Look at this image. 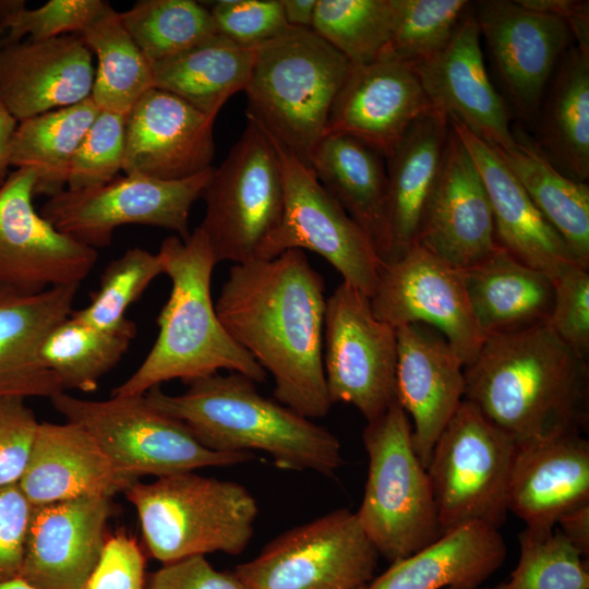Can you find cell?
<instances>
[{"mask_svg": "<svg viewBox=\"0 0 589 589\" xmlns=\"http://www.w3.org/2000/svg\"><path fill=\"white\" fill-rule=\"evenodd\" d=\"M215 310L235 341L273 376L275 400L311 420L329 412L325 283L303 251L233 264Z\"/></svg>", "mask_w": 589, "mask_h": 589, "instance_id": "obj_1", "label": "cell"}, {"mask_svg": "<svg viewBox=\"0 0 589 589\" xmlns=\"http://www.w3.org/2000/svg\"><path fill=\"white\" fill-rule=\"evenodd\" d=\"M465 399L518 445L589 425V362L544 324L488 335L464 366Z\"/></svg>", "mask_w": 589, "mask_h": 589, "instance_id": "obj_2", "label": "cell"}, {"mask_svg": "<svg viewBox=\"0 0 589 589\" xmlns=\"http://www.w3.org/2000/svg\"><path fill=\"white\" fill-rule=\"evenodd\" d=\"M179 395L159 386L144 394L151 406L182 422L214 452L260 450L276 467L334 477L344 464L341 444L328 429L257 392L243 374L215 373Z\"/></svg>", "mask_w": 589, "mask_h": 589, "instance_id": "obj_3", "label": "cell"}, {"mask_svg": "<svg viewBox=\"0 0 589 589\" xmlns=\"http://www.w3.org/2000/svg\"><path fill=\"white\" fill-rule=\"evenodd\" d=\"M157 254L171 281L169 298L157 316L158 335L141 365L111 396L144 395L161 383L181 380L189 384L219 370L264 382L265 370L217 316L211 283L218 262L205 233L196 227L187 239L169 236Z\"/></svg>", "mask_w": 589, "mask_h": 589, "instance_id": "obj_4", "label": "cell"}, {"mask_svg": "<svg viewBox=\"0 0 589 589\" xmlns=\"http://www.w3.org/2000/svg\"><path fill=\"white\" fill-rule=\"evenodd\" d=\"M349 69L312 29L291 27L255 47L245 113L309 166Z\"/></svg>", "mask_w": 589, "mask_h": 589, "instance_id": "obj_5", "label": "cell"}, {"mask_svg": "<svg viewBox=\"0 0 589 589\" xmlns=\"http://www.w3.org/2000/svg\"><path fill=\"white\" fill-rule=\"evenodd\" d=\"M149 554L163 564L207 553H242L254 534L256 500L242 484L193 471L140 480L124 492Z\"/></svg>", "mask_w": 589, "mask_h": 589, "instance_id": "obj_6", "label": "cell"}, {"mask_svg": "<svg viewBox=\"0 0 589 589\" xmlns=\"http://www.w3.org/2000/svg\"><path fill=\"white\" fill-rule=\"evenodd\" d=\"M362 440L368 477L357 518L389 563L405 558L443 534L426 468L412 441V424L396 400L368 421Z\"/></svg>", "mask_w": 589, "mask_h": 589, "instance_id": "obj_7", "label": "cell"}, {"mask_svg": "<svg viewBox=\"0 0 589 589\" xmlns=\"http://www.w3.org/2000/svg\"><path fill=\"white\" fill-rule=\"evenodd\" d=\"M50 401L68 422L88 431L115 467L134 481L255 459L250 452L206 448L182 422L155 409L144 395L89 400L61 392Z\"/></svg>", "mask_w": 589, "mask_h": 589, "instance_id": "obj_8", "label": "cell"}, {"mask_svg": "<svg viewBox=\"0 0 589 589\" xmlns=\"http://www.w3.org/2000/svg\"><path fill=\"white\" fill-rule=\"evenodd\" d=\"M518 444L464 399L426 467L444 532L480 522L500 529Z\"/></svg>", "mask_w": 589, "mask_h": 589, "instance_id": "obj_9", "label": "cell"}, {"mask_svg": "<svg viewBox=\"0 0 589 589\" xmlns=\"http://www.w3.org/2000/svg\"><path fill=\"white\" fill-rule=\"evenodd\" d=\"M243 133L227 157L213 168L201 197L205 214L199 228L217 262L257 260L284 211L279 160L267 132L245 113Z\"/></svg>", "mask_w": 589, "mask_h": 589, "instance_id": "obj_10", "label": "cell"}, {"mask_svg": "<svg viewBox=\"0 0 589 589\" xmlns=\"http://www.w3.org/2000/svg\"><path fill=\"white\" fill-rule=\"evenodd\" d=\"M378 558L356 513L339 508L280 533L233 570L249 589H366Z\"/></svg>", "mask_w": 589, "mask_h": 589, "instance_id": "obj_11", "label": "cell"}, {"mask_svg": "<svg viewBox=\"0 0 589 589\" xmlns=\"http://www.w3.org/2000/svg\"><path fill=\"white\" fill-rule=\"evenodd\" d=\"M269 137L281 170L284 211L257 259L269 260L293 249L315 252L341 275L342 281L370 298L384 265L371 239L321 184L310 166Z\"/></svg>", "mask_w": 589, "mask_h": 589, "instance_id": "obj_12", "label": "cell"}, {"mask_svg": "<svg viewBox=\"0 0 589 589\" xmlns=\"http://www.w3.org/2000/svg\"><path fill=\"white\" fill-rule=\"evenodd\" d=\"M396 328L373 313L360 290L341 281L326 300L323 366L332 404L356 407L366 422L396 400Z\"/></svg>", "mask_w": 589, "mask_h": 589, "instance_id": "obj_13", "label": "cell"}, {"mask_svg": "<svg viewBox=\"0 0 589 589\" xmlns=\"http://www.w3.org/2000/svg\"><path fill=\"white\" fill-rule=\"evenodd\" d=\"M212 170L176 181L125 173L97 188L64 190L48 199L40 215L58 231L94 249L109 245L113 231L124 225L160 227L187 239L191 207Z\"/></svg>", "mask_w": 589, "mask_h": 589, "instance_id": "obj_14", "label": "cell"}, {"mask_svg": "<svg viewBox=\"0 0 589 589\" xmlns=\"http://www.w3.org/2000/svg\"><path fill=\"white\" fill-rule=\"evenodd\" d=\"M35 180L33 169L19 168L0 187V289L20 294L80 286L98 257L36 212Z\"/></svg>", "mask_w": 589, "mask_h": 589, "instance_id": "obj_15", "label": "cell"}, {"mask_svg": "<svg viewBox=\"0 0 589 589\" xmlns=\"http://www.w3.org/2000/svg\"><path fill=\"white\" fill-rule=\"evenodd\" d=\"M370 301L375 316L395 328L424 324L438 330L464 366L476 358L485 339L460 271L419 244L384 263Z\"/></svg>", "mask_w": 589, "mask_h": 589, "instance_id": "obj_16", "label": "cell"}, {"mask_svg": "<svg viewBox=\"0 0 589 589\" xmlns=\"http://www.w3.org/2000/svg\"><path fill=\"white\" fill-rule=\"evenodd\" d=\"M518 112L537 121L549 81L573 37L566 21L517 0H484L473 11Z\"/></svg>", "mask_w": 589, "mask_h": 589, "instance_id": "obj_17", "label": "cell"}, {"mask_svg": "<svg viewBox=\"0 0 589 589\" xmlns=\"http://www.w3.org/2000/svg\"><path fill=\"white\" fill-rule=\"evenodd\" d=\"M417 68L389 56L350 64L326 133L354 137L387 158L412 124L433 109Z\"/></svg>", "mask_w": 589, "mask_h": 589, "instance_id": "obj_18", "label": "cell"}, {"mask_svg": "<svg viewBox=\"0 0 589 589\" xmlns=\"http://www.w3.org/2000/svg\"><path fill=\"white\" fill-rule=\"evenodd\" d=\"M215 120L172 93L151 88L124 117L122 170L176 181L211 169Z\"/></svg>", "mask_w": 589, "mask_h": 589, "instance_id": "obj_19", "label": "cell"}, {"mask_svg": "<svg viewBox=\"0 0 589 589\" xmlns=\"http://www.w3.org/2000/svg\"><path fill=\"white\" fill-rule=\"evenodd\" d=\"M480 37L468 11L445 48L416 68L434 108L490 146L512 149L517 141L509 112L489 79Z\"/></svg>", "mask_w": 589, "mask_h": 589, "instance_id": "obj_20", "label": "cell"}, {"mask_svg": "<svg viewBox=\"0 0 589 589\" xmlns=\"http://www.w3.org/2000/svg\"><path fill=\"white\" fill-rule=\"evenodd\" d=\"M417 244L458 271L474 266L498 249L483 181L452 128Z\"/></svg>", "mask_w": 589, "mask_h": 589, "instance_id": "obj_21", "label": "cell"}, {"mask_svg": "<svg viewBox=\"0 0 589 589\" xmlns=\"http://www.w3.org/2000/svg\"><path fill=\"white\" fill-rule=\"evenodd\" d=\"M111 514V498L103 496L33 506L20 577L36 589H82Z\"/></svg>", "mask_w": 589, "mask_h": 589, "instance_id": "obj_22", "label": "cell"}, {"mask_svg": "<svg viewBox=\"0 0 589 589\" xmlns=\"http://www.w3.org/2000/svg\"><path fill=\"white\" fill-rule=\"evenodd\" d=\"M396 336L397 401L412 420L413 446L426 468L436 441L465 399L464 363L433 327L404 325Z\"/></svg>", "mask_w": 589, "mask_h": 589, "instance_id": "obj_23", "label": "cell"}, {"mask_svg": "<svg viewBox=\"0 0 589 589\" xmlns=\"http://www.w3.org/2000/svg\"><path fill=\"white\" fill-rule=\"evenodd\" d=\"M92 55L81 35L0 41V103L20 122L89 98Z\"/></svg>", "mask_w": 589, "mask_h": 589, "instance_id": "obj_24", "label": "cell"}, {"mask_svg": "<svg viewBox=\"0 0 589 589\" xmlns=\"http://www.w3.org/2000/svg\"><path fill=\"white\" fill-rule=\"evenodd\" d=\"M134 482L115 467L88 431L67 421L39 422L17 485L33 506H39L82 497L111 498Z\"/></svg>", "mask_w": 589, "mask_h": 589, "instance_id": "obj_25", "label": "cell"}, {"mask_svg": "<svg viewBox=\"0 0 589 589\" xmlns=\"http://www.w3.org/2000/svg\"><path fill=\"white\" fill-rule=\"evenodd\" d=\"M448 122L481 176L498 247L553 280L566 268L581 265L494 149L464 125Z\"/></svg>", "mask_w": 589, "mask_h": 589, "instance_id": "obj_26", "label": "cell"}, {"mask_svg": "<svg viewBox=\"0 0 589 589\" xmlns=\"http://www.w3.org/2000/svg\"><path fill=\"white\" fill-rule=\"evenodd\" d=\"M589 503V441L580 433L518 445L508 510L526 528L552 531L567 512Z\"/></svg>", "mask_w": 589, "mask_h": 589, "instance_id": "obj_27", "label": "cell"}, {"mask_svg": "<svg viewBox=\"0 0 589 589\" xmlns=\"http://www.w3.org/2000/svg\"><path fill=\"white\" fill-rule=\"evenodd\" d=\"M79 286L20 294L0 289V397H44L64 392L40 361L45 336L70 316Z\"/></svg>", "mask_w": 589, "mask_h": 589, "instance_id": "obj_28", "label": "cell"}, {"mask_svg": "<svg viewBox=\"0 0 589 589\" xmlns=\"http://www.w3.org/2000/svg\"><path fill=\"white\" fill-rule=\"evenodd\" d=\"M447 116L433 108L418 119L386 159L387 245L384 263L418 238L433 197L449 135Z\"/></svg>", "mask_w": 589, "mask_h": 589, "instance_id": "obj_29", "label": "cell"}, {"mask_svg": "<svg viewBox=\"0 0 589 589\" xmlns=\"http://www.w3.org/2000/svg\"><path fill=\"white\" fill-rule=\"evenodd\" d=\"M506 556L507 546L498 529L468 524L390 563L366 589H478Z\"/></svg>", "mask_w": 589, "mask_h": 589, "instance_id": "obj_30", "label": "cell"}, {"mask_svg": "<svg viewBox=\"0 0 589 589\" xmlns=\"http://www.w3.org/2000/svg\"><path fill=\"white\" fill-rule=\"evenodd\" d=\"M460 273L473 316L485 336L546 323L554 302L553 279L501 247Z\"/></svg>", "mask_w": 589, "mask_h": 589, "instance_id": "obj_31", "label": "cell"}, {"mask_svg": "<svg viewBox=\"0 0 589 589\" xmlns=\"http://www.w3.org/2000/svg\"><path fill=\"white\" fill-rule=\"evenodd\" d=\"M384 156L344 134H325L309 166L321 184L364 230L384 262L387 245V171Z\"/></svg>", "mask_w": 589, "mask_h": 589, "instance_id": "obj_32", "label": "cell"}, {"mask_svg": "<svg viewBox=\"0 0 589 589\" xmlns=\"http://www.w3.org/2000/svg\"><path fill=\"white\" fill-rule=\"evenodd\" d=\"M540 119L537 149L568 177L589 178V50L572 46L553 74Z\"/></svg>", "mask_w": 589, "mask_h": 589, "instance_id": "obj_33", "label": "cell"}, {"mask_svg": "<svg viewBox=\"0 0 589 589\" xmlns=\"http://www.w3.org/2000/svg\"><path fill=\"white\" fill-rule=\"evenodd\" d=\"M254 57L255 47L241 46L216 34L153 64V87L172 93L216 118L232 95L244 91Z\"/></svg>", "mask_w": 589, "mask_h": 589, "instance_id": "obj_34", "label": "cell"}, {"mask_svg": "<svg viewBox=\"0 0 589 589\" xmlns=\"http://www.w3.org/2000/svg\"><path fill=\"white\" fill-rule=\"evenodd\" d=\"M512 149L491 146L525 189L533 204L589 267V188L551 164L529 140L514 133Z\"/></svg>", "mask_w": 589, "mask_h": 589, "instance_id": "obj_35", "label": "cell"}, {"mask_svg": "<svg viewBox=\"0 0 589 589\" xmlns=\"http://www.w3.org/2000/svg\"><path fill=\"white\" fill-rule=\"evenodd\" d=\"M99 111L89 97L17 123L9 163L35 171L34 196L52 197L65 190L74 153Z\"/></svg>", "mask_w": 589, "mask_h": 589, "instance_id": "obj_36", "label": "cell"}, {"mask_svg": "<svg viewBox=\"0 0 589 589\" xmlns=\"http://www.w3.org/2000/svg\"><path fill=\"white\" fill-rule=\"evenodd\" d=\"M81 37L97 58L92 100L101 111L124 116L153 88L152 65L110 4L91 21Z\"/></svg>", "mask_w": 589, "mask_h": 589, "instance_id": "obj_37", "label": "cell"}, {"mask_svg": "<svg viewBox=\"0 0 589 589\" xmlns=\"http://www.w3.org/2000/svg\"><path fill=\"white\" fill-rule=\"evenodd\" d=\"M136 333L135 322L128 317L117 328L105 330L69 316L45 336L39 358L58 378L64 392H94L99 380L128 351Z\"/></svg>", "mask_w": 589, "mask_h": 589, "instance_id": "obj_38", "label": "cell"}, {"mask_svg": "<svg viewBox=\"0 0 589 589\" xmlns=\"http://www.w3.org/2000/svg\"><path fill=\"white\" fill-rule=\"evenodd\" d=\"M119 16L151 65L217 34L209 9L193 0H140Z\"/></svg>", "mask_w": 589, "mask_h": 589, "instance_id": "obj_39", "label": "cell"}, {"mask_svg": "<svg viewBox=\"0 0 589 589\" xmlns=\"http://www.w3.org/2000/svg\"><path fill=\"white\" fill-rule=\"evenodd\" d=\"M393 24V0H317L312 31L350 64H365L385 53Z\"/></svg>", "mask_w": 589, "mask_h": 589, "instance_id": "obj_40", "label": "cell"}, {"mask_svg": "<svg viewBox=\"0 0 589 589\" xmlns=\"http://www.w3.org/2000/svg\"><path fill=\"white\" fill-rule=\"evenodd\" d=\"M467 0H393L394 24L383 56L414 67L442 51L468 13Z\"/></svg>", "mask_w": 589, "mask_h": 589, "instance_id": "obj_41", "label": "cell"}, {"mask_svg": "<svg viewBox=\"0 0 589 589\" xmlns=\"http://www.w3.org/2000/svg\"><path fill=\"white\" fill-rule=\"evenodd\" d=\"M520 554L507 581L490 589H589L588 560L560 529L518 534Z\"/></svg>", "mask_w": 589, "mask_h": 589, "instance_id": "obj_42", "label": "cell"}, {"mask_svg": "<svg viewBox=\"0 0 589 589\" xmlns=\"http://www.w3.org/2000/svg\"><path fill=\"white\" fill-rule=\"evenodd\" d=\"M160 274H164V268L157 253L139 247L130 248L105 267L89 303L73 310L70 316L99 329H115L127 320L130 305Z\"/></svg>", "mask_w": 589, "mask_h": 589, "instance_id": "obj_43", "label": "cell"}, {"mask_svg": "<svg viewBox=\"0 0 589 589\" xmlns=\"http://www.w3.org/2000/svg\"><path fill=\"white\" fill-rule=\"evenodd\" d=\"M124 116L99 111L72 158L65 190L104 185L122 170Z\"/></svg>", "mask_w": 589, "mask_h": 589, "instance_id": "obj_44", "label": "cell"}, {"mask_svg": "<svg viewBox=\"0 0 589 589\" xmlns=\"http://www.w3.org/2000/svg\"><path fill=\"white\" fill-rule=\"evenodd\" d=\"M107 2L101 0H50L37 9H26L25 3L10 12L0 22V41H41L67 35L80 34L101 11Z\"/></svg>", "mask_w": 589, "mask_h": 589, "instance_id": "obj_45", "label": "cell"}, {"mask_svg": "<svg viewBox=\"0 0 589 589\" xmlns=\"http://www.w3.org/2000/svg\"><path fill=\"white\" fill-rule=\"evenodd\" d=\"M212 14L217 34L245 47H257L291 27L280 0H220L203 2Z\"/></svg>", "mask_w": 589, "mask_h": 589, "instance_id": "obj_46", "label": "cell"}, {"mask_svg": "<svg viewBox=\"0 0 589 589\" xmlns=\"http://www.w3.org/2000/svg\"><path fill=\"white\" fill-rule=\"evenodd\" d=\"M554 302L546 325L580 357L589 359V273L566 268L554 280Z\"/></svg>", "mask_w": 589, "mask_h": 589, "instance_id": "obj_47", "label": "cell"}, {"mask_svg": "<svg viewBox=\"0 0 589 589\" xmlns=\"http://www.w3.org/2000/svg\"><path fill=\"white\" fill-rule=\"evenodd\" d=\"M39 422L22 397H0V486L17 484Z\"/></svg>", "mask_w": 589, "mask_h": 589, "instance_id": "obj_48", "label": "cell"}, {"mask_svg": "<svg viewBox=\"0 0 589 589\" xmlns=\"http://www.w3.org/2000/svg\"><path fill=\"white\" fill-rule=\"evenodd\" d=\"M145 557L125 533L106 540L101 555L82 589H145Z\"/></svg>", "mask_w": 589, "mask_h": 589, "instance_id": "obj_49", "label": "cell"}, {"mask_svg": "<svg viewBox=\"0 0 589 589\" xmlns=\"http://www.w3.org/2000/svg\"><path fill=\"white\" fill-rule=\"evenodd\" d=\"M32 513L17 484L0 486V582L20 577Z\"/></svg>", "mask_w": 589, "mask_h": 589, "instance_id": "obj_50", "label": "cell"}, {"mask_svg": "<svg viewBox=\"0 0 589 589\" xmlns=\"http://www.w3.org/2000/svg\"><path fill=\"white\" fill-rule=\"evenodd\" d=\"M145 589H249L235 570H217L204 555L164 564Z\"/></svg>", "mask_w": 589, "mask_h": 589, "instance_id": "obj_51", "label": "cell"}, {"mask_svg": "<svg viewBox=\"0 0 589 589\" xmlns=\"http://www.w3.org/2000/svg\"><path fill=\"white\" fill-rule=\"evenodd\" d=\"M521 5L567 22L577 46L589 50V2L578 0H517Z\"/></svg>", "mask_w": 589, "mask_h": 589, "instance_id": "obj_52", "label": "cell"}, {"mask_svg": "<svg viewBox=\"0 0 589 589\" xmlns=\"http://www.w3.org/2000/svg\"><path fill=\"white\" fill-rule=\"evenodd\" d=\"M560 531L570 544L588 560L589 557V503L582 504L566 514L557 521Z\"/></svg>", "mask_w": 589, "mask_h": 589, "instance_id": "obj_53", "label": "cell"}, {"mask_svg": "<svg viewBox=\"0 0 589 589\" xmlns=\"http://www.w3.org/2000/svg\"><path fill=\"white\" fill-rule=\"evenodd\" d=\"M290 27L312 29L317 0H280Z\"/></svg>", "mask_w": 589, "mask_h": 589, "instance_id": "obj_54", "label": "cell"}, {"mask_svg": "<svg viewBox=\"0 0 589 589\" xmlns=\"http://www.w3.org/2000/svg\"><path fill=\"white\" fill-rule=\"evenodd\" d=\"M19 121L0 103V187L9 175L10 145Z\"/></svg>", "mask_w": 589, "mask_h": 589, "instance_id": "obj_55", "label": "cell"}, {"mask_svg": "<svg viewBox=\"0 0 589 589\" xmlns=\"http://www.w3.org/2000/svg\"><path fill=\"white\" fill-rule=\"evenodd\" d=\"M0 589H36L21 577L8 579L0 582Z\"/></svg>", "mask_w": 589, "mask_h": 589, "instance_id": "obj_56", "label": "cell"}, {"mask_svg": "<svg viewBox=\"0 0 589 589\" xmlns=\"http://www.w3.org/2000/svg\"><path fill=\"white\" fill-rule=\"evenodd\" d=\"M25 3L21 0H0V22L13 10Z\"/></svg>", "mask_w": 589, "mask_h": 589, "instance_id": "obj_57", "label": "cell"}, {"mask_svg": "<svg viewBox=\"0 0 589 589\" xmlns=\"http://www.w3.org/2000/svg\"><path fill=\"white\" fill-rule=\"evenodd\" d=\"M482 589H490V588H482Z\"/></svg>", "mask_w": 589, "mask_h": 589, "instance_id": "obj_58", "label": "cell"}]
</instances>
